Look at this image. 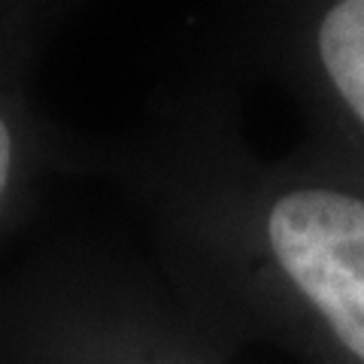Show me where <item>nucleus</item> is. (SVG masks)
<instances>
[{
    "mask_svg": "<svg viewBox=\"0 0 364 364\" xmlns=\"http://www.w3.org/2000/svg\"><path fill=\"white\" fill-rule=\"evenodd\" d=\"M9 167H13V136H9L6 122L0 119V198H4V188L9 179Z\"/></svg>",
    "mask_w": 364,
    "mask_h": 364,
    "instance_id": "7ed1b4c3",
    "label": "nucleus"
},
{
    "mask_svg": "<svg viewBox=\"0 0 364 364\" xmlns=\"http://www.w3.org/2000/svg\"><path fill=\"white\" fill-rule=\"evenodd\" d=\"M246 182L231 234L252 313L310 364H364V173L310 143Z\"/></svg>",
    "mask_w": 364,
    "mask_h": 364,
    "instance_id": "f257e3e1",
    "label": "nucleus"
},
{
    "mask_svg": "<svg viewBox=\"0 0 364 364\" xmlns=\"http://www.w3.org/2000/svg\"><path fill=\"white\" fill-rule=\"evenodd\" d=\"M289 52L313 143L364 173V0H318L294 16Z\"/></svg>",
    "mask_w": 364,
    "mask_h": 364,
    "instance_id": "f03ea898",
    "label": "nucleus"
}]
</instances>
